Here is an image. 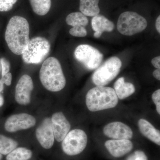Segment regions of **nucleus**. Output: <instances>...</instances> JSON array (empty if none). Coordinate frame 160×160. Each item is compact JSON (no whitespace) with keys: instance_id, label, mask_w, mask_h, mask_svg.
<instances>
[{"instance_id":"1","label":"nucleus","mask_w":160,"mask_h":160,"mask_svg":"<svg viewBox=\"0 0 160 160\" xmlns=\"http://www.w3.org/2000/svg\"><path fill=\"white\" fill-rule=\"evenodd\" d=\"M5 40L12 52L18 55L22 54L30 41L27 20L19 16L12 17L6 27Z\"/></svg>"},{"instance_id":"2","label":"nucleus","mask_w":160,"mask_h":160,"mask_svg":"<svg viewBox=\"0 0 160 160\" xmlns=\"http://www.w3.org/2000/svg\"><path fill=\"white\" fill-rule=\"evenodd\" d=\"M39 77L43 86L49 91H60L66 85L61 64L55 58H49L44 61L40 70Z\"/></svg>"},{"instance_id":"3","label":"nucleus","mask_w":160,"mask_h":160,"mask_svg":"<svg viewBox=\"0 0 160 160\" xmlns=\"http://www.w3.org/2000/svg\"><path fill=\"white\" fill-rule=\"evenodd\" d=\"M118 102V98L114 89L105 86H97L90 89L86 96L87 108L96 112L114 108Z\"/></svg>"},{"instance_id":"4","label":"nucleus","mask_w":160,"mask_h":160,"mask_svg":"<svg viewBox=\"0 0 160 160\" xmlns=\"http://www.w3.org/2000/svg\"><path fill=\"white\" fill-rule=\"evenodd\" d=\"M50 49V43L46 38L36 37L30 40L22 58L27 64H39L49 54Z\"/></svg>"},{"instance_id":"5","label":"nucleus","mask_w":160,"mask_h":160,"mask_svg":"<svg viewBox=\"0 0 160 160\" xmlns=\"http://www.w3.org/2000/svg\"><path fill=\"white\" fill-rule=\"evenodd\" d=\"M147 26L146 18L134 12H123L118 19L117 29L124 35L132 36L139 33Z\"/></svg>"},{"instance_id":"6","label":"nucleus","mask_w":160,"mask_h":160,"mask_svg":"<svg viewBox=\"0 0 160 160\" xmlns=\"http://www.w3.org/2000/svg\"><path fill=\"white\" fill-rule=\"evenodd\" d=\"M122 66L121 60L112 57L99 66L92 76V81L97 86H105L117 76Z\"/></svg>"},{"instance_id":"7","label":"nucleus","mask_w":160,"mask_h":160,"mask_svg":"<svg viewBox=\"0 0 160 160\" xmlns=\"http://www.w3.org/2000/svg\"><path fill=\"white\" fill-rule=\"evenodd\" d=\"M87 137L86 132L80 129L69 132L63 140L62 146L63 151L69 156L80 154L86 148Z\"/></svg>"},{"instance_id":"8","label":"nucleus","mask_w":160,"mask_h":160,"mask_svg":"<svg viewBox=\"0 0 160 160\" xmlns=\"http://www.w3.org/2000/svg\"><path fill=\"white\" fill-rule=\"evenodd\" d=\"M74 56L78 61L89 70L97 69L103 58V54L98 49L88 45L78 46L75 50Z\"/></svg>"},{"instance_id":"9","label":"nucleus","mask_w":160,"mask_h":160,"mask_svg":"<svg viewBox=\"0 0 160 160\" xmlns=\"http://www.w3.org/2000/svg\"><path fill=\"white\" fill-rule=\"evenodd\" d=\"M36 120L34 117L26 113L12 115L5 124V129L8 132H14L29 129L35 125Z\"/></svg>"},{"instance_id":"10","label":"nucleus","mask_w":160,"mask_h":160,"mask_svg":"<svg viewBox=\"0 0 160 160\" xmlns=\"http://www.w3.org/2000/svg\"><path fill=\"white\" fill-rule=\"evenodd\" d=\"M33 83L31 78L25 74L22 77L17 84L15 92V99L21 105H27L30 102Z\"/></svg>"},{"instance_id":"11","label":"nucleus","mask_w":160,"mask_h":160,"mask_svg":"<svg viewBox=\"0 0 160 160\" xmlns=\"http://www.w3.org/2000/svg\"><path fill=\"white\" fill-rule=\"evenodd\" d=\"M36 136L43 148H52L54 144V136L51 118H46L43 120L36 130Z\"/></svg>"},{"instance_id":"12","label":"nucleus","mask_w":160,"mask_h":160,"mask_svg":"<svg viewBox=\"0 0 160 160\" xmlns=\"http://www.w3.org/2000/svg\"><path fill=\"white\" fill-rule=\"evenodd\" d=\"M103 132L106 136L113 139L129 140L133 135L130 127L121 122L109 123L104 127Z\"/></svg>"},{"instance_id":"13","label":"nucleus","mask_w":160,"mask_h":160,"mask_svg":"<svg viewBox=\"0 0 160 160\" xmlns=\"http://www.w3.org/2000/svg\"><path fill=\"white\" fill-rule=\"evenodd\" d=\"M51 120L54 138L57 142H61L69 132L70 124L61 112L54 113Z\"/></svg>"},{"instance_id":"14","label":"nucleus","mask_w":160,"mask_h":160,"mask_svg":"<svg viewBox=\"0 0 160 160\" xmlns=\"http://www.w3.org/2000/svg\"><path fill=\"white\" fill-rule=\"evenodd\" d=\"M105 145L109 153L115 158L123 156L133 148V144L129 140H109Z\"/></svg>"},{"instance_id":"15","label":"nucleus","mask_w":160,"mask_h":160,"mask_svg":"<svg viewBox=\"0 0 160 160\" xmlns=\"http://www.w3.org/2000/svg\"><path fill=\"white\" fill-rule=\"evenodd\" d=\"M92 27L95 32L94 37L98 38L104 32H110L114 29V23L102 15H98L92 18Z\"/></svg>"},{"instance_id":"16","label":"nucleus","mask_w":160,"mask_h":160,"mask_svg":"<svg viewBox=\"0 0 160 160\" xmlns=\"http://www.w3.org/2000/svg\"><path fill=\"white\" fill-rule=\"evenodd\" d=\"M141 133L157 145H160V132L146 120L141 119L138 122Z\"/></svg>"},{"instance_id":"17","label":"nucleus","mask_w":160,"mask_h":160,"mask_svg":"<svg viewBox=\"0 0 160 160\" xmlns=\"http://www.w3.org/2000/svg\"><path fill=\"white\" fill-rule=\"evenodd\" d=\"M114 91L118 98L123 100L129 97L135 91L134 85L131 83L125 82L124 78L117 80L114 85Z\"/></svg>"},{"instance_id":"18","label":"nucleus","mask_w":160,"mask_h":160,"mask_svg":"<svg viewBox=\"0 0 160 160\" xmlns=\"http://www.w3.org/2000/svg\"><path fill=\"white\" fill-rule=\"evenodd\" d=\"M99 0H80L79 9L86 16L94 17L100 12Z\"/></svg>"},{"instance_id":"19","label":"nucleus","mask_w":160,"mask_h":160,"mask_svg":"<svg viewBox=\"0 0 160 160\" xmlns=\"http://www.w3.org/2000/svg\"><path fill=\"white\" fill-rule=\"evenodd\" d=\"M66 23L72 27L83 26L88 25L89 20L87 17L81 12H72L66 18Z\"/></svg>"},{"instance_id":"20","label":"nucleus","mask_w":160,"mask_h":160,"mask_svg":"<svg viewBox=\"0 0 160 160\" xmlns=\"http://www.w3.org/2000/svg\"><path fill=\"white\" fill-rule=\"evenodd\" d=\"M32 10L40 16H44L49 12L51 6V0H29Z\"/></svg>"},{"instance_id":"21","label":"nucleus","mask_w":160,"mask_h":160,"mask_svg":"<svg viewBox=\"0 0 160 160\" xmlns=\"http://www.w3.org/2000/svg\"><path fill=\"white\" fill-rule=\"evenodd\" d=\"M31 150L25 147H18L9 152L6 157V160H29L32 158Z\"/></svg>"},{"instance_id":"22","label":"nucleus","mask_w":160,"mask_h":160,"mask_svg":"<svg viewBox=\"0 0 160 160\" xmlns=\"http://www.w3.org/2000/svg\"><path fill=\"white\" fill-rule=\"evenodd\" d=\"M18 146L16 141L0 134V153L3 155L9 154Z\"/></svg>"},{"instance_id":"23","label":"nucleus","mask_w":160,"mask_h":160,"mask_svg":"<svg viewBox=\"0 0 160 160\" xmlns=\"http://www.w3.org/2000/svg\"><path fill=\"white\" fill-rule=\"evenodd\" d=\"M69 32L72 36L77 37H84L87 34V30L83 26L73 27L70 29Z\"/></svg>"},{"instance_id":"24","label":"nucleus","mask_w":160,"mask_h":160,"mask_svg":"<svg viewBox=\"0 0 160 160\" xmlns=\"http://www.w3.org/2000/svg\"><path fill=\"white\" fill-rule=\"evenodd\" d=\"M126 160H148V158L145 152L138 150L129 156Z\"/></svg>"},{"instance_id":"25","label":"nucleus","mask_w":160,"mask_h":160,"mask_svg":"<svg viewBox=\"0 0 160 160\" xmlns=\"http://www.w3.org/2000/svg\"><path fill=\"white\" fill-rule=\"evenodd\" d=\"M0 63L2 68V77L7 74L10 70V64L9 61L4 58L0 59Z\"/></svg>"},{"instance_id":"26","label":"nucleus","mask_w":160,"mask_h":160,"mask_svg":"<svg viewBox=\"0 0 160 160\" xmlns=\"http://www.w3.org/2000/svg\"><path fill=\"white\" fill-rule=\"evenodd\" d=\"M152 101L156 106V109L159 114H160V89H158L152 93Z\"/></svg>"},{"instance_id":"27","label":"nucleus","mask_w":160,"mask_h":160,"mask_svg":"<svg viewBox=\"0 0 160 160\" xmlns=\"http://www.w3.org/2000/svg\"><path fill=\"white\" fill-rule=\"evenodd\" d=\"M12 7L13 5L7 2L6 0H0V11H9L12 9Z\"/></svg>"},{"instance_id":"28","label":"nucleus","mask_w":160,"mask_h":160,"mask_svg":"<svg viewBox=\"0 0 160 160\" xmlns=\"http://www.w3.org/2000/svg\"><path fill=\"white\" fill-rule=\"evenodd\" d=\"M12 79V76L10 72H8L7 74L5 75L4 76L2 77V80L4 84H6V86H9L11 85Z\"/></svg>"},{"instance_id":"29","label":"nucleus","mask_w":160,"mask_h":160,"mask_svg":"<svg viewBox=\"0 0 160 160\" xmlns=\"http://www.w3.org/2000/svg\"><path fill=\"white\" fill-rule=\"evenodd\" d=\"M151 63L154 67L158 69H160V57L158 56L153 58L151 61Z\"/></svg>"},{"instance_id":"30","label":"nucleus","mask_w":160,"mask_h":160,"mask_svg":"<svg viewBox=\"0 0 160 160\" xmlns=\"http://www.w3.org/2000/svg\"><path fill=\"white\" fill-rule=\"evenodd\" d=\"M153 77L157 79L160 80V69H157L155 70L153 72Z\"/></svg>"},{"instance_id":"31","label":"nucleus","mask_w":160,"mask_h":160,"mask_svg":"<svg viewBox=\"0 0 160 160\" xmlns=\"http://www.w3.org/2000/svg\"><path fill=\"white\" fill-rule=\"evenodd\" d=\"M156 28L157 30L159 33H160V16H159L157 18L156 21L155 23Z\"/></svg>"},{"instance_id":"32","label":"nucleus","mask_w":160,"mask_h":160,"mask_svg":"<svg viewBox=\"0 0 160 160\" xmlns=\"http://www.w3.org/2000/svg\"><path fill=\"white\" fill-rule=\"evenodd\" d=\"M4 103V98H3V96L0 93V107H2L3 106Z\"/></svg>"},{"instance_id":"33","label":"nucleus","mask_w":160,"mask_h":160,"mask_svg":"<svg viewBox=\"0 0 160 160\" xmlns=\"http://www.w3.org/2000/svg\"><path fill=\"white\" fill-rule=\"evenodd\" d=\"M4 84L2 80H0V92H2L4 89Z\"/></svg>"},{"instance_id":"34","label":"nucleus","mask_w":160,"mask_h":160,"mask_svg":"<svg viewBox=\"0 0 160 160\" xmlns=\"http://www.w3.org/2000/svg\"><path fill=\"white\" fill-rule=\"evenodd\" d=\"M2 155L0 153V160H2Z\"/></svg>"}]
</instances>
